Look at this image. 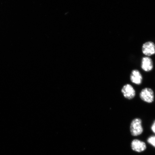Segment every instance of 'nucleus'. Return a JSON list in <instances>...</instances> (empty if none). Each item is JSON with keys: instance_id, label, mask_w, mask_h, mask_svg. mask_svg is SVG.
I'll list each match as a JSON object with an SVG mask.
<instances>
[{"instance_id": "obj_1", "label": "nucleus", "mask_w": 155, "mask_h": 155, "mask_svg": "<svg viewBox=\"0 0 155 155\" xmlns=\"http://www.w3.org/2000/svg\"><path fill=\"white\" fill-rule=\"evenodd\" d=\"M130 131L131 135L133 136H137L143 133V129L142 126V120L140 118H135L131 121Z\"/></svg>"}, {"instance_id": "obj_2", "label": "nucleus", "mask_w": 155, "mask_h": 155, "mask_svg": "<svg viewBox=\"0 0 155 155\" xmlns=\"http://www.w3.org/2000/svg\"><path fill=\"white\" fill-rule=\"evenodd\" d=\"M140 97L141 100L148 103H151L154 101V94L152 89L145 88L141 90L140 94Z\"/></svg>"}, {"instance_id": "obj_3", "label": "nucleus", "mask_w": 155, "mask_h": 155, "mask_svg": "<svg viewBox=\"0 0 155 155\" xmlns=\"http://www.w3.org/2000/svg\"><path fill=\"white\" fill-rule=\"evenodd\" d=\"M121 92L125 98L128 100H131L135 96V91L132 86L127 84L124 86L121 89Z\"/></svg>"}, {"instance_id": "obj_4", "label": "nucleus", "mask_w": 155, "mask_h": 155, "mask_svg": "<svg viewBox=\"0 0 155 155\" xmlns=\"http://www.w3.org/2000/svg\"><path fill=\"white\" fill-rule=\"evenodd\" d=\"M142 52L145 55L148 57L154 55L155 54V45L153 42H145L142 46Z\"/></svg>"}, {"instance_id": "obj_5", "label": "nucleus", "mask_w": 155, "mask_h": 155, "mask_svg": "<svg viewBox=\"0 0 155 155\" xmlns=\"http://www.w3.org/2000/svg\"><path fill=\"white\" fill-rule=\"evenodd\" d=\"M132 150L137 152H143L147 149L146 144L144 142L138 139H134L131 143Z\"/></svg>"}, {"instance_id": "obj_6", "label": "nucleus", "mask_w": 155, "mask_h": 155, "mask_svg": "<svg viewBox=\"0 0 155 155\" xmlns=\"http://www.w3.org/2000/svg\"><path fill=\"white\" fill-rule=\"evenodd\" d=\"M141 68L143 70L147 72L152 71L153 68L152 59L149 57L143 58L141 61Z\"/></svg>"}, {"instance_id": "obj_7", "label": "nucleus", "mask_w": 155, "mask_h": 155, "mask_svg": "<svg viewBox=\"0 0 155 155\" xmlns=\"http://www.w3.org/2000/svg\"><path fill=\"white\" fill-rule=\"evenodd\" d=\"M130 79L131 82L135 84L140 85L143 81V77L137 70H134L131 73Z\"/></svg>"}, {"instance_id": "obj_8", "label": "nucleus", "mask_w": 155, "mask_h": 155, "mask_svg": "<svg viewBox=\"0 0 155 155\" xmlns=\"http://www.w3.org/2000/svg\"><path fill=\"white\" fill-rule=\"evenodd\" d=\"M147 141L149 143L155 147V136H152L149 137Z\"/></svg>"}, {"instance_id": "obj_9", "label": "nucleus", "mask_w": 155, "mask_h": 155, "mask_svg": "<svg viewBox=\"0 0 155 155\" xmlns=\"http://www.w3.org/2000/svg\"><path fill=\"white\" fill-rule=\"evenodd\" d=\"M151 130L155 134V120L153 122L152 125V126H151Z\"/></svg>"}]
</instances>
